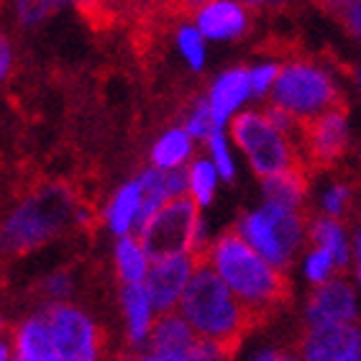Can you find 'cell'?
I'll list each match as a JSON object with an SVG mask.
<instances>
[{
	"label": "cell",
	"mask_w": 361,
	"mask_h": 361,
	"mask_svg": "<svg viewBox=\"0 0 361 361\" xmlns=\"http://www.w3.org/2000/svg\"><path fill=\"white\" fill-rule=\"evenodd\" d=\"M262 182H264V192L269 205L295 210V213L305 210L302 208V200H305L307 188H310V172L307 169H295V172L277 174V177H267Z\"/></svg>",
	"instance_id": "obj_16"
},
{
	"label": "cell",
	"mask_w": 361,
	"mask_h": 361,
	"mask_svg": "<svg viewBox=\"0 0 361 361\" xmlns=\"http://www.w3.org/2000/svg\"><path fill=\"white\" fill-rule=\"evenodd\" d=\"M313 3L320 8V11H323V13L334 16L336 11H338V8L343 6V3H348V0H313Z\"/></svg>",
	"instance_id": "obj_32"
},
{
	"label": "cell",
	"mask_w": 361,
	"mask_h": 361,
	"mask_svg": "<svg viewBox=\"0 0 361 361\" xmlns=\"http://www.w3.org/2000/svg\"><path fill=\"white\" fill-rule=\"evenodd\" d=\"M51 361H64V359H62V356H59V354H56V356H54V359H51Z\"/></svg>",
	"instance_id": "obj_37"
},
{
	"label": "cell",
	"mask_w": 361,
	"mask_h": 361,
	"mask_svg": "<svg viewBox=\"0 0 361 361\" xmlns=\"http://www.w3.org/2000/svg\"><path fill=\"white\" fill-rule=\"evenodd\" d=\"M141 208V185L139 182H131L126 188L118 190V195L113 197L111 210H108V221H111V228L116 233H128V228H133V221L139 216Z\"/></svg>",
	"instance_id": "obj_19"
},
{
	"label": "cell",
	"mask_w": 361,
	"mask_h": 361,
	"mask_svg": "<svg viewBox=\"0 0 361 361\" xmlns=\"http://www.w3.org/2000/svg\"><path fill=\"white\" fill-rule=\"evenodd\" d=\"M44 287H47L51 295H59V292H64L67 287H70V282H67V277H64V274H54V277L49 279Z\"/></svg>",
	"instance_id": "obj_31"
},
{
	"label": "cell",
	"mask_w": 361,
	"mask_h": 361,
	"mask_svg": "<svg viewBox=\"0 0 361 361\" xmlns=\"http://www.w3.org/2000/svg\"><path fill=\"white\" fill-rule=\"evenodd\" d=\"M213 188H216V167L210 161H195L190 169V190L197 205H208L213 197Z\"/></svg>",
	"instance_id": "obj_22"
},
{
	"label": "cell",
	"mask_w": 361,
	"mask_h": 361,
	"mask_svg": "<svg viewBox=\"0 0 361 361\" xmlns=\"http://www.w3.org/2000/svg\"><path fill=\"white\" fill-rule=\"evenodd\" d=\"M8 356H11L8 346H6V343H0V361H8Z\"/></svg>",
	"instance_id": "obj_33"
},
{
	"label": "cell",
	"mask_w": 361,
	"mask_h": 361,
	"mask_svg": "<svg viewBox=\"0 0 361 361\" xmlns=\"http://www.w3.org/2000/svg\"><path fill=\"white\" fill-rule=\"evenodd\" d=\"M251 11L233 0H218L197 16V28L208 39H238L251 28Z\"/></svg>",
	"instance_id": "obj_13"
},
{
	"label": "cell",
	"mask_w": 361,
	"mask_h": 361,
	"mask_svg": "<svg viewBox=\"0 0 361 361\" xmlns=\"http://www.w3.org/2000/svg\"><path fill=\"white\" fill-rule=\"evenodd\" d=\"M208 141H210V149H213V157H216L218 172H221L226 180H231V177H233V164H231V159H228V152H226V144H223L221 131L213 133Z\"/></svg>",
	"instance_id": "obj_28"
},
{
	"label": "cell",
	"mask_w": 361,
	"mask_h": 361,
	"mask_svg": "<svg viewBox=\"0 0 361 361\" xmlns=\"http://www.w3.org/2000/svg\"><path fill=\"white\" fill-rule=\"evenodd\" d=\"M277 359V354H262L259 356V361H274Z\"/></svg>",
	"instance_id": "obj_35"
},
{
	"label": "cell",
	"mask_w": 361,
	"mask_h": 361,
	"mask_svg": "<svg viewBox=\"0 0 361 361\" xmlns=\"http://www.w3.org/2000/svg\"><path fill=\"white\" fill-rule=\"evenodd\" d=\"M197 200L190 195L167 200L149 221L144 233L139 236L146 259L157 264L164 259L182 257L202 241V226L197 216Z\"/></svg>",
	"instance_id": "obj_5"
},
{
	"label": "cell",
	"mask_w": 361,
	"mask_h": 361,
	"mask_svg": "<svg viewBox=\"0 0 361 361\" xmlns=\"http://www.w3.org/2000/svg\"><path fill=\"white\" fill-rule=\"evenodd\" d=\"M180 49L185 51V56L190 59L195 70H200L202 59H205V49H202V39L195 28H182L180 31Z\"/></svg>",
	"instance_id": "obj_25"
},
{
	"label": "cell",
	"mask_w": 361,
	"mask_h": 361,
	"mask_svg": "<svg viewBox=\"0 0 361 361\" xmlns=\"http://www.w3.org/2000/svg\"><path fill=\"white\" fill-rule=\"evenodd\" d=\"M182 315L202 341L221 348L223 359H233L243 338L262 328V320L231 292L213 267L202 264L192 271L188 290L180 300Z\"/></svg>",
	"instance_id": "obj_1"
},
{
	"label": "cell",
	"mask_w": 361,
	"mask_h": 361,
	"mask_svg": "<svg viewBox=\"0 0 361 361\" xmlns=\"http://www.w3.org/2000/svg\"><path fill=\"white\" fill-rule=\"evenodd\" d=\"M356 259H359L361 264V231H359V238H356Z\"/></svg>",
	"instance_id": "obj_34"
},
{
	"label": "cell",
	"mask_w": 361,
	"mask_h": 361,
	"mask_svg": "<svg viewBox=\"0 0 361 361\" xmlns=\"http://www.w3.org/2000/svg\"><path fill=\"white\" fill-rule=\"evenodd\" d=\"M216 131L218 123L216 116H213V108H210V103H200L188 121V133L190 136H197V139H210Z\"/></svg>",
	"instance_id": "obj_24"
},
{
	"label": "cell",
	"mask_w": 361,
	"mask_h": 361,
	"mask_svg": "<svg viewBox=\"0 0 361 361\" xmlns=\"http://www.w3.org/2000/svg\"><path fill=\"white\" fill-rule=\"evenodd\" d=\"M210 262L216 264V271L231 292L262 320V326H267L279 307L292 300V282L287 271L259 257L241 236L238 226L228 228L213 243Z\"/></svg>",
	"instance_id": "obj_2"
},
{
	"label": "cell",
	"mask_w": 361,
	"mask_h": 361,
	"mask_svg": "<svg viewBox=\"0 0 361 361\" xmlns=\"http://www.w3.org/2000/svg\"><path fill=\"white\" fill-rule=\"evenodd\" d=\"M47 323L56 354L64 361H95L100 331L82 310L72 305H54L49 310Z\"/></svg>",
	"instance_id": "obj_10"
},
{
	"label": "cell",
	"mask_w": 361,
	"mask_h": 361,
	"mask_svg": "<svg viewBox=\"0 0 361 361\" xmlns=\"http://www.w3.org/2000/svg\"><path fill=\"white\" fill-rule=\"evenodd\" d=\"M336 267H338V262L334 259V254H328V251H313V257H310V262H307V274H310L313 282L326 285V277L336 269ZM341 274H343V271H341Z\"/></svg>",
	"instance_id": "obj_26"
},
{
	"label": "cell",
	"mask_w": 361,
	"mask_h": 361,
	"mask_svg": "<svg viewBox=\"0 0 361 361\" xmlns=\"http://www.w3.org/2000/svg\"><path fill=\"white\" fill-rule=\"evenodd\" d=\"M254 90L251 85V72L238 67V70H231L221 77L210 92V108H213V116H216V123L221 126L223 121L228 118L231 111L236 108L241 100L249 97V92Z\"/></svg>",
	"instance_id": "obj_15"
},
{
	"label": "cell",
	"mask_w": 361,
	"mask_h": 361,
	"mask_svg": "<svg viewBox=\"0 0 361 361\" xmlns=\"http://www.w3.org/2000/svg\"><path fill=\"white\" fill-rule=\"evenodd\" d=\"M192 257L190 254H182V257L164 259V262H157V264L149 267V274L144 279V287L152 298V307L159 315L172 313L174 305L182 300L185 290H188L190 279H192Z\"/></svg>",
	"instance_id": "obj_11"
},
{
	"label": "cell",
	"mask_w": 361,
	"mask_h": 361,
	"mask_svg": "<svg viewBox=\"0 0 361 361\" xmlns=\"http://www.w3.org/2000/svg\"><path fill=\"white\" fill-rule=\"evenodd\" d=\"M70 197L62 190H44V192L21 202L16 213L6 221L0 231V249L23 254L47 243L59 233L70 218Z\"/></svg>",
	"instance_id": "obj_4"
},
{
	"label": "cell",
	"mask_w": 361,
	"mask_h": 361,
	"mask_svg": "<svg viewBox=\"0 0 361 361\" xmlns=\"http://www.w3.org/2000/svg\"><path fill=\"white\" fill-rule=\"evenodd\" d=\"M274 361H292V359L287 354H277V359H274Z\"/></svg>",
	"instance_id": "obj_36"
},
{
	"label": "cell",
	"mask_w": 361,
	"mask_h": 361,
	"mask_svg": "<svg viewBox=\"0 0 361 361\" xmlns=\"http://www.w3.org/2000/svg\"><path fill=\"white\" fill-rule=\"evenodd\" d=\"M197 343H200V336L195 334V328L185 320V315L174 313V310L159 315V320L152 328V338H149L154 356L182 354V351L195 348Z\"/></svg>",
	"instance_id": "obj_14"
},
{
	"label": "cell",
	"mask_w": 361,
	"mask_h": 361,
	"mask_svg": "<svg viewBox=\"0 0 361 361\" xmlns=\"http://www.w3.org/2000/svg\"><path fill=\"white\" fill-rule=\"evenodd\" d=\"M123 305L126 313H128V338L136 343L149 334V326H152V298L146 292L144 282L139 285H126L123 290Z\"/></svg>",
	"instance_id": "obj_18"
},
{
	"label": "cell",
	"mask_w": 361,
	"mask_h": 361,
	"mask_svg": "<svg viewBox=\"0 0 361 361\" xmlns=\"http://www.w3.org/2000/svg\"><path fill=\"white\" fill-rule=\"evenodd\" d=\"M16 346H18V356L28 361H51L56 356L51 331H49V323L44 318L26 320L16 331Z\"/></svg>",
	"instance_id": "obj_17"
},
{
	"label": "cell",
	"mask_w": 361,
	"mask_h": 361,
	"mask_svg": "<svg viewBox=\"0 0 361 361\" xmlns=\"http://www.w3.org/2000/svg\"><path fill=\"white\" fill-rule=\"evenodd\" d=\"M269 103L298 121L320 118L328 113H348L346 97L328 80L326 72L307 59L290 62L279 70L277 82L271 85Z\"/></svg>",
	"instance_id": "obj_3"
},
{
	"label": "cell",
	"mask_w": 361,
	"mask_h": 361,
	"mask_svg": "<svg viewBox=\"0 0 361 361\" xmlns=\"http://www.w3.org/2000/svg\"><path fill=\"white\" fill-rule=\"evenodd\" d=\"M190 157V133L174 128L154 146L152 159L159 169H177Z\"/></svg>",
	"instance_id": "obj_21"
},
{
	"label": "cell",
	"mask_w": 361,
	"mask_h": 361,
	"mask_svg": "<svg viewBox=\"0 0 361 361\" xmlns=\"http://www.w3.org/2000/svg\"><path fill=\"white\" fill-rule=\"evenodd\" d=\"M292 348L302 361H361V318L320 328L305 326Z\"/></svg>",
	"instance_id": "obj_9"
},
{
	"label": "cell",
	"mask_w": 361,
	"mask_h": 361,
	"mask_svg": "<svg viewBox=\"0 0 361 361\" xmlns=\"http://www.w3.org/2000/svg\"><path fill=\"white\" fill-rule=\"evenodd\" d=\"M356 320V295L346 277L331 279L318 285L307 302V326H334V323H351Z\"/></svg>",
	"instance_id": "obj_12"
},
{
	"label": "cell",
	"mask_w": 361,
	"mask_h": 361,
	"mask_svg": "<svg viewBox=\"0 0 361 361\" xmlns=\"http://www.w3.org/2000/svg\"><path fill=\"white\" fill-rule=\"evenodd\" d=\"M118 271H121V279H123L126 285H139L144 282L146 274H149V259H146L144 249H141V243L136 236H121L118 241Z\"/></svg>",
	"instance_id": "obj_20"
},
{
	"label": "cell",
	"mask_w": 361,
	"mask_h": 361,
	"mask_svg": "<svg viewBox=\"0 0 361 361\" xmlns=\"http://www.w3.org/2000/svg\"><path fill=\"white\" fill-rule=\"evenodd\" d=\"M277 77H279V67H277V64H264V67L254 70V72H251V85H254V92L264 95L271 85L277 82Z\"/></svg>",
	"instance_id": "obj_29"
},
{
	"label": "cell",
	"mask_w": 361,
	"mask_h": 361,
	"mask_svg": "<svg viewBox=\"0 0 361 361\" xmlns=\"http://www.w3.org/2000/svg\"><path fill=\"white\" fill-rule=\"evenodd\" d=\"M13 361H28V359H23V356H16V359Z\"/></svg>",
	"instance_id": "obj_38"
},
{
	"label": "cell",
	"mask_w": 361,
	"mask_h": 361,
	"mask_svg": "<svg viewBox=\"0 0 361 361\" xmlns=\"http://www.w3.org/2000/svg\"><path fill=\"white\" fill-rule=\"evenodd\" d=\"M8 67H11V47H8V42L0 36V80L6 77Z\"/></svg>",
	"instance_id": "obj_30"
},
{
	"label": "cell",
	"mask_w": 361,
	"mask_h": 361,
	"mask_svg": "<svg viewBox=\"0 0 361 361\" xmlns=\"http://www.w3.org/2000/svg\"><path fill=\"white\" fill-rule=\"evenodd\" d=\"M359 274H361V269H359Z\"/></svg>",
	"instance_id": "obj_39"
},
{
	"label": "cell",
	"mask_w": 361,
	"mask_h": 361,
	"mask_svg": "<svg viewBox=\"0 0 361 361\" xmlns=\"http://www.w3.org/2000/svg\"><path fill=\"white\" fill-rule=\"evenodd\" d=\"M231 133L233 141L246 152L251 167L262 180L295 169H307L295 144L282 131H277L262 113L236 116L231 123Z\"/></svg>",
	"instance_id": "obj_6"
},
{
	"label": "cell",
	"mask_w": 361,
	"mask_h": 361,
	"mask_svg": "<svg viewBox=\"0 0 361 361\" xmlns=\"http://www.w3.org/2000/svg\"><path fill=\"white\" fill-rule=\"evenodd\" d=\"M307 223H310L307 210L295 213V210L277 208V205H267L264 210L243 218L238 223V231L259 257L267 259L271 267L287 271L290 254L298 249Z\"/></svg>",
	"instance_id": "obj_7"
},
{
	"label": "cell",
	"mask_w": 361,
	"mask_h": 361,
	"mask_svg": "<svg viewBox=\"0 0 361 361\" xmlns=\"http://www.w3.org/2000/svg\"><path fill=\"white\" fill-rule=\"evenodd\" d=\"M62 3L64 0H18V18L26 26H34V23L44 21L49 13H54Z\"/></svg>",
	"instance_id": "obj_23"
},
{
	"label": "cell",
	"mask_w": 361,
	"mask_h": 361,
	"mask_svg": "<svg viewBox=\"0 0 361 361\" xmlns=\"http://www.w3.org/2000/svg\"><path fill=\"white\" fill-rule=\"evenodd\" d=\"M292 139L307 172H326L336 167V161L348 149L346 113H328L320 118L298 121Z\"/></svg>",
	"instance_id": "obj_8"
},
{
	"label": "cell",
	"mask_w": 361,
	"mask_h": 361,
	"mask_svg": "<svg viewBox=\"0 0 361 361\" xmlns=\"http://www.w3.org/2000/svg\"><path fill=\"white\" fill-rule=\"evenodd\" d=\"M77 8L87 18H113L121 11V0H77Z\"/></svg>",
	"instance_id": "obj_27"
}]
</instances>
